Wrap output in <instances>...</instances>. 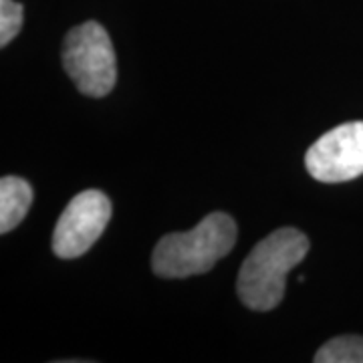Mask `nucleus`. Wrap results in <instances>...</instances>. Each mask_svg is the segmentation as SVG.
I'll use <instances>...</instances> for the list:
<instances>
[{
  "instance_id": "8",
  "label": "nucleus",
  "mask_w": 363,
  "mask_h": 363,
  "mask_svg": "<svg viewBox=\"0 0 363 363\" xmlns=\"http://www.w3.org/2000/svg\"><path fill=\"white\" fill-rule=\"evenodd\" d=\"M25 6L14 0H0V47H6L21 33Z\"/></svg>"
},
{
  "instance_id": "5",
  "label": "nucleus",
  "mask_w": 363,
  "mask_h": 363,
  "mask_svg": "<svg viewBox=\"0 0 363 363\" xmlns=\"http://www.w3.org/2000/svg\"><path fill=\"white\" fill-rule=\"evenodd\" d=\"M305 168L317 182L339 184L363 174V121H347L323 133L305 154Z\"/></svg>"
},
{
  "instance_id": "7",
  "label": "nucleus",
  "mask_w": 363,
  "mask_h": 363,
  "mask_svg": "<svg viewBox=\"0 0 363 363\" xmlns=\"http://www.w3.org/2000/svg\"><path fill=\"white\" fill-rule=\"evenodd\" d=\"M315 363H363V337L341 335L329 339L315 353Z\"/></svg>"
},
{
  "instance_id": "2",
  "label": "nucleus",
  "mask_w": 363,
  "mask_h": 363,
  "mask_svg": "<svg viewBox=\"0 0 363 363\" xmlns=\"http://www.w3.org/2000/svg\"><path fill=\"white\" fill-rule=\"evenodd\" d=\"M236 233L233 216L212 212L188 233L162 236L152 255V269L162 279L204 274L233 250Z\"/></svg>"
},
{
  "instance_id": "1",
  "label": "nucleus",
  "mask_w": 363,
  "mask_h": 363,
  "mask_svg": "<svg viewBox=\"0 0 363 363\" xmlns=\"http://www.w3.org/2000/svg\"><path fill=\"white\" fill-rule=\"evenodd\" d=\"M309 238L297 228H279L250 250L236 281L238 298L252 311H272L285 297L286 274L309 252Z\"/></svg>"
},
{
  "instance_id": "4",
  "label": "nucleus",
  "mask_w": 363,
  "mask_h": 363,
  "mask_svg": "<svg viewBox=\"0 0 363 363\" xmlns=\"http://www.w3.org/2000/svg\"><path fill=\"white\" fill-rule=\"evenodd\" d=\"M111 220V202L99 190L77 194L63 210L52 233V252L59 259L85 255Z\"/></svg>"
},
{
  "instance_id": "6",
  "label": "nucleus",
  "mask_w": 363,
  "mask_h": 363,
  "mask_svg": "<svg viewBox=\"0 0 363 363\" xmlns=\"http://www.w3.org/2000/svg\"><path fill=\"white\" fill-rule=\"evenodd\" d=\"M33 204L30 184L16 176H4L0 180V233L14 230L25 220L26 212Z\"/></svg>"
},
{
  "instance_id": "3",
  "label": "nucleus",
  "mask_w": 363,
  "mask_h": 363,
  "mask_svg": "<svg viewBox=\"0 0 363 363\" xmlns=\"http://www.w3.org/2000/svg\"><path fill=\"white\" fill-rule=\"evenodd\" d=\"M63 67L83 95L105 97L111 93L117 81V61L104 26L87 21L71 28L63 40Z\"/></svg>"
}]
</instances>
